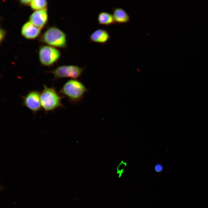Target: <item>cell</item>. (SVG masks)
Masks as SVG:
<instances>
[{
  "mask_svg": "<svg viewBox=\"0 0 208 208\" xmlns=\"http://www.w3.org/2000/svg\"><path fill=\"white\" fill-rule=\"evenodd\" d=\"M88 89L84 84L77 79H71L66 81L60 90L63 96H66L73 104H76L83 99Z\"/></svg>",
  "mask_w": 208,
  "mask_h": 208,
  "instance_id": "6da1fadb",
  "label": "cell"
},
{
  "mask_svg": "<svg viewBox=\"0 0 208 208\" xmlns=\"http://www.w3.org/2000/svg\"><path fill=\"white\" fill-rule=\"evenodd\" d=\"M64 97L63 96L60 95L54 87H48L44 84L43 89L40 94L42 109L46 113L64 107L62 100Z\"/></svg>",
  "mask_w": 208,
  "mask_h": 208,
  "instance_id": "7a4b0ae2",
  "label": "cell"
},
{
  "mask_svg": "<svg viewBox=\"0 0 208 208\" xmlns=\"http://www.w3.org/2000/svg\"><path fill=\"white\" fill-rule=\"evenodd\" d=\"M44 42L51 46L61 48L67 47L66 36L62 31L55 27L46 30L42 36Z\"/></svg>",
  "mask_w": 208,
  "mask_h": 208,
  "instance_id": "3957f363",
  "label": "cell"
},
{
  "mask_svg": "<svg viewBox=\"0 0 208 208\" xmlns=\"http://www.w3.org/2000/svg\"><path fill=\"white\" fill-rule=\"evenodd\" d=\"M85 69V68L77 65H63L48 72L53 75L55 80L63 78L77 79L81 76Z\"/></svg>",
  "mask_w": 208,
  "mask_h": 208,
  "instance_id": "277c9868",
  "label": "cell"
},
{
  "mask_svg": "<svg viewBox=\"0 0 208 208\" xmlns=\"http://www.w3.org/2000/svg\"><path fill=\"white\" fill-rule=\"evenodd\" d=\"M60 56L59 51L51 46H44L39 49V61L41 64L44 66H53L58 61Z\"/></svg>",
  "mask_w": 208,
  "mask_h": 208,
  "instance_id": "5b68a950",
  "label": "cell"
},
{
  "mask_svg": "<svg viewBox=\"0 0 208 208\" xmlns=\"http://www.w3.org/2000/svg\"><path fill=\"white\" fill-rule=\"evenodd\" d=\"M40 94L38 91L33 90L23 97V105L34 114L42 109Z\"/></svg>",
  "mask_w": 208,
  "mask_h": 208,
  "instance_id": "8992f818",
  "label": "cell"
},
{
  "mask_svg": "<svg viewBox=\"0 0 208 208\" xmlns=\"http://www.w3.org/2000/svg\"><path fill=\"white\" fill-rule=\"evenodd\" d=\"M29 19L30 22L41 29L46 23L48 20L46 9L35 11L31 15Z\"/></svg>",
  "mask_w": 208,
  "mask_h": 208,
  "instance_id": "52a82bcc",
  "label": "cell"
},
{
  "mask_svg": "<svg viewBox=\"0 0 208 208\" xmlns=\"http://www.w3.org/2000/svg\"><path fill=\"white\" fill-rule=\"evenodd\" d=\"M41 29L30 21L27 22L22 26L21 34L23 36L28 39H33L37 37L40 32Z\"/></svg>",
  "mask_w": 208,
  "mask_h": 208,
  "instance_id": "ba28073f",
  "label": "cell"
},
{
  "mask_svg": "<svg viewBox=\"0 0 208 208\" xmlns=\"http://www.w3.org/2000/svg\"><path fill=\"white\" fill-rule=\"evenodd\" d=\"M110 38V34L107 30L99 29L96 30L90 34L89 39L91 42L104 44L109 41Z\"/></svg>",
  "mask_w": 208,
  "mask_h": 208,
  "instance_id": "9c48e42d",
  "label": "cell"
},
{
  "mask_svg": "<svg viewBox=\"0 0 208 208\" xmlns=\"http://www.w3.org/2000/svg\"><path fill=\"white\" fill-rule=\"evenodd\" d=\"M112 14L115 23L122 24L129 22L130 21L127 12L120 7L114 8L112 9Z\"/></svg>",
  "mask_w": 208,
  "mask_h": 208,
  "instance_id": "30bf717a",
  "label": "cell"
},
{
  "mask_svg": "<svg viewBox=\"0 0 208 208\" xmlns=\"http://www.w3.org/2000/svg\"><path fill=\"white\" fill-rule=\"evenodd\" d=\"M97 21L99 25H109L115 23L112 14L106 12H101L98 14Z\"/></svg>",
  "mask_w": 208,
  "mask_h": 208,
  "instance_id": "8fae6325",
  "label": "cell"
},
{
  "mask_svg": "<svg viewBox=\"0 0 208 208\" xmlns=\"http://www.w3.org/2000/svg\"><path fill=\"white\" fill-rule=\"evenodd\" d=\"M47 5V2L45 0H33L30 3L31 8L36 10L44 9Z\"/></svg>",
  "mask_w": 208,
  "mask_h": 208,
  "instance_id": "7c38bea8",
  "label": "cell"
},
{
  "mask_svg": "<svg viewBox=\"0 0 208 208\" xmlns=\"http://www.w3.org/2000/svg\"><path fill=\"white\" fill-rule=\"evenodd\" d=\"M154 170L157 172H162L164 170L162 164L160 163L156 164L154 167Z\"/></svg>",
  "mask_w": 208,
  "mask_h": 208,
  "instance_id": "4fadbf2b",
  "label": "cell"
},
{
  "mask_svg": "<svg viewBox=\"0 0 208 208\" xmlns=\"http://www.w3.org/2000/svg\"><path fill=\"white\" fill-rule=\"evenodd\" d=\"M31 0H20V2L22 4L24 5H28L30 4Z\"/></svg>",
  "mask_w": 208,
  "mask_h": 208,
  "instance_id": "5bb4252c",
  "label": "cell"
},
{
  "mask_svg": "<svg viewBox=\"0 0 208 208\" xmlns=\"http://www.w3.org/2000/svg\"><path fill=\"white\" fill-rule=\"evenodd\" d=\"M5 31L1 29L0 30V40L1 41V40H3L4 37L5 35Z\"/></svg>",
  "mask_w": 208,
  "mask_h": 208,
  "instance_id": "9a60e30c",
  "label": "cell"
},
{
  "mask_svg": "<svg viewBox=\"0 0 208 208\" xmlns=\"http://www.w3.org/2000/svg\"><path fill=\"white\" fill-rule=\"evenodd\" d=\"M5 188V186H3V185H2L1 186L0 190H3Z\"/></svg>",
  "mask_w": 208,
  "mask_h": 208,
  "instance_id": "2e32d148",
  "label": "cell"
}]
</instances>
